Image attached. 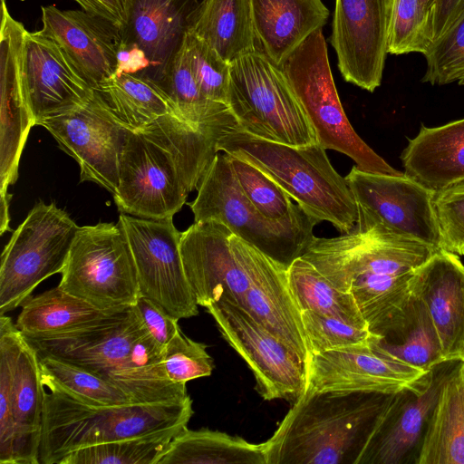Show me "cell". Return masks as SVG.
<instances>
[{
	"mask_svg": "<svg viewBox=\"0 0 464 464\" xmlns=\"http://www.w3.org/2000/svg\"><path fill=\"white\" fill-rule=\"evenodd\" d=\"M180 250L198 305L227 302L245 310L308 364L311 353L286 267L215 221L194 222L181 232Z\"/></svg>",
	"mask_w": 464,
	"mask_h": 464,
	"instance_id": "obj_1",
	"label": "cell"
},
{
	"mask_svg": "<svg viewBox=\"0 0 464 464\" xmlns=\"http://www.w3.org/2000/svg\"><path fill=\"white\" fill-rule=\"evenodd\" d=\"M221 134L195 128L175 114L130 130L112 195L121 213L151 219L173 218L188 195L198 189L218 152Z\"/></svg>",
	"mask_w": 464,
	"mask_h": 464,
	"instance_id": "obj_2",
	"label": "cell"
},
{
	"mask_svg": "<svg viewBox=\"0 0 464 464\" xmlns=\"http://www.w3.org/2000/svg\"><path fill=\"white\" fill-rule=\"evenodd\" d=\"M437 249L354 228L332 238L314 236L302 257L339 289L350 293L370 332L382 336L403 315L415 270Z\"/></svg>",
	"mask_w": 464,
	"mask_h": 464,
	"instance_id": "obj_3",
	"label": "cell"
},
{
	"mask_svg": "<svg viewBox=\"0 0 464 464\" xmlns=\"http://www.w3.org/2000/svg\"><path fill=\"white\" fill-rule=\"evenodd\" d=\"M24 337L38 357H53L90 371L121 389L132 403L177 401L189 396L186 383L167 378L163 349L132 305L71 331Z\"/></svg>",
	"mask_w": 464,
	"mask_h": 464,
	"instance_id": "obj_4",
	"label": "cell"
},
{
	"mask_svg": "<svg viewBox=\"0 0 464 464\" xmlns=\"http://www.w3.org/2000/svg\"><path fill=\"white\" fill-rule=\"evenodd\" d=\"M391 394L307 389L265 441L266 464H357Z\"/></svg>",
	"mask_w": 464,
	"mask_h": 464,
	"instance_id": "obj_5",
	"label": "cell"
},
{
	"mask_svg": "<svg viewBox=\"0 0 464 464\" xmlns=\"http://www.w3.org/2000/svg\"><path fill=\"white\" fill-rule=\"evenodd\" d=\"M217 150L258 168L319 222L328 221L343 234L355 228L354 198L345 177L334 169L319 142L291 146L259 138L235 125L223 130Z\"/></svg>",
	"mask_w": 464,
	"mask_h": 464,
	"instance_id": "obj_6",
	"label": "cell"
},
{
	"mask_svg": "<svg viewBox=\"0 0 464 464\" xmlns=\"http://www.w3.org/2000/svg\"><path fill=\"white\" fill-rule=\"evenodd\" d=\"M192 415L190 396L169 402L95 406L44 387L39 462L58 464L67 454L91 445L182 431Z\"/></svg>",
	"mask_w": 464,
	"mask_h": 464,
	"instance_id": "obj_7",
	"label": "cell"
},
{
	"mask_svg": "<svg viewBox=\"0 0 464 464\" xmlns=\"http://www.w3.org/2000/svg\"><path fill=\"white\" fill-rule=\"evenodd\" d=\"M197 190L196 198L188 203L194 222H218L286 268L314 237L319 221L302 208L281 220L263 216L243 193L224 152L217 153Z\"/></svg>",
	"mask_w": 464,
	"mask_h": 464,
	"instance_id": "obj_8",
	"label": "cell"
},
{
	"mask_svg": "<svg viewBox=\"0 0 464 464\" xmlns=\"http://www.w3.org/2000/svg\"><path fill=\"white\" fill-rule=\"evenodd\" d=\"M313 125L318 142L351 158L363 171L401 175L355 132L334 82L323 29L310 34L279 67Z\"/></svg>",
	"mask_w": 464,
	"mask_h": 464,
	"instance_id": "obj_9",
	"label": "cell"
},
{
	"mask_svg": "<svg viewBox=\"0 0 464 464\" xmlns=\"http://www.w3.org/2000/svg\"><path fill=\"white\" fill-rule=\"evenodd\" d=\"M227 105L237 125L252 135L291 146L318 142L282 70L257 50L230 63Z\"/></svg>",
	"mask_w": 464,
	"mask_h": 464,
	"instance_id": "obj_10",
	"label": "cell"
},
{
	"mask_svg": "<svg viewBox=\"0 0 464 464\" xmlns=\"http://www.w3.org/2000/svg\"><path fill=\"white\" fill-rule=\"evenodd\" d=\"M44 392L35 350L0 315V464H40Z\"/></svg>",
	"mask_w": 464,
	"mask_h": 464,
	"instance_id": "obj_11",
	"label": "cell"
},
{
	"mask_svg": "<svg viewBox=\"0 0 464 464\" xmlns=\"http://www.w3.org/2000/svg\"><path fill=\"white\" fill-rule=\"evenodd\" d=\"M58 286L103 311L133 305L140 295L127 237L117 222L80 227Z\"/></svg>",
	"mask_w": 464,
	"mask_h": 464,
	"instance_id": "obj_12",
	"label": "cell"
},
{
	"mask_svg": "<svg viewBox=\"0 0 464 464\" xmlns=\"http://www.w3.org/2000/svg\"><path fill=\"white\" fill-rule=\"evenodd\" d=\"M79 227L54 202L34 206L1 256L0 315L22 305L42 281L62 273Z\"/></svg>",
	"mask_w": 464,
	"mask_h": 464,
	"instance_id": "obj_13",
	"label": "cell"
},
{
	"mask_svg": "<svg viewBox=\"0 0 464 464\" xmlns=\"http://www.w3.org/2000/svg\"><path fill=\"white\" fill-rule=\"evenodd\" d=\"M345 179L357 205L356 229L375 230L440 249L435 191L404 172L378 174L353 166Z\"/></svg>",
	"mask_w": 464,
	"mask_h": 464,
	"instance_id": "obj_14",
	"label": "cell"
},
{
	"mask_svg": "<svg viewBox=\"0 0 464 464\" xmlns=\"http://www.w3.org/2000/svg\"><path fill=\"white\" fill-rule=\"evenodd\" d=\"M225 341L244 359L266 401L294 404L307 390V364L287 343L245 310L227 302L205 307Z\"/></svg>",
	"mask_w": 464,
	"mask_h": 464,
	"instance_id": "obj_15",
	"label": "cell"
},
{
	"mask_svg": "<svg viewBox=\"0 0 464 464\" xmlns=\"http://www.w3.org/2000/svg\"><path fill=\"white\" fill-rule=\"evenodd\" d=\"M118 223L130 246L140 295L179 319L198 314L180 250L181 232L173 218H141L121 213Z\"/></svg>",
	"mask_w": 464,
	"mask_h": 464,
	"instance_id": "obj_16",
	"label": "cell"
},
{
	"mask_svg": "<svg viewBox=\"0 0 464 464\" xmlns=\"http://www.w3.org/2000/svg\"><path fill=\"white\" fill-rule=\"evenodd\" d=\"M461 362L444 361L392 393L357 464H415L441 389Z\"/></svg>",
	"mask_w": 464,
	"mask_h": 464,
	"instance_id": "obj_17",
	"label": "cell"
},
{
	"mask_svg": "<svg viewBox=\"0 0 464 464\" xmlns=\"http://www.w3.org/2000/svg\"><path fill=\"white\" fill-rule=\"evenodd\" d=\"M38 125L45 128L59 147L77 161L81 182L92 181L115 193L120 159L130 130L117 119L96 91L83 105Z\"/></svg>",
	"mask_w": 464,
	"mask_h": 464,
	"instance_id": "obj_18",
	"label": "cell"
},
{
	"mask_svg": "<svg viewBox=\"0 0 464 464\" xmlns=\"http://www.w3.org/2000/svg\"><path fill=\"white\" fill-rule=\"evenodd\" d=\"M392 0H335L330 44L343 78L372 92L388 54Z\"/></svg>",
	"mask_w": 464,
	"mask_h": 464,
	"instance_id": "obj_19",
	"label": "cell"
},
{
	"mask_svg": "<svg viewBox=\"0 0 464 464\" xmlns=\"http://www.w3.org/2000/svg\"><path fill=\"white\" fill-rule=\"evenodd\" d=\"M426 372L403 362L368 343L312 353L307 389L320 392L391 394Z\"/></svg>",
	"mask_w": 464,
	"mask_h": 464,
	"instance_id": "obj_20",
	"label": "cell"
},
{
	"mask_svg": "<svg viewBox=\"0 0 464 464\" xmlns=\"http://www.w3.org/2000/svg\"><path fill=\"white\" fill-rule=\"evenodd\" d=\"M22 84L34 125L83 105L95 92L63 50L39 31L24 34Z\"/></svg>",
	"mask_w": 464,
	"mask_h": 464,
	"instance_id": "obj_21",
	"label": "cell"
},
{
	"mask_svg": "<svg viewBox=\"0 0 464 464\" xmlns=\"http://www.w3.org/2000/svg\"><path fill=\"white\" fill-rule=\"evenodd\" d=\"M43 35L65 53L82 78L99 89L120 70L121 31L110 21L84 10L42 7Z\"/></svg>",
	"mask_w": 464,
	"mask_h": 464,
	"instance_id": "obj_22",
	"label": "cell"
},
{
	"mask_svg": "<svg viewBox=\"0 0 464 464\" xmlns=\"http://www.w3.org/2000/svg\"><path fill=\"white\" fill-rule=\"evenodd\" d=\"M24 25L9 14L2 0L1 59V196L17 179L19 160L34 126L22 84Z\"/></svg>",
	"mask_w": 464,
	"mask_h": 464,
	"instance_id": "obj_23",
	"label": "cell"
},
{
	"mask_svg": "<svg viewBox=\"0 0 464 464\" xmlns=\"http://www.w3.org/2000/svg\"><path fill=\"white\" fill-rule=\"evenodd\" d=\"M411 293L427 307L445 360H460L464 349V264L437 249L411 278Z\"/></svg>",
	"mask_w": 464,
	"mask_h": 464,
	"instance_id": "obj_24",
	"label": "cell"
},
{
	"mask_svg": "<svg viewBox=\"0 0 464 464\" xmlns=\"http://www.w3.org/2000/svg\"><path fill=\"white\" fill-rule=\"evenodd\" d=\"M196 5L179 0H128L121 52L133 51L144 63L143 74L160 83L182 43L188 16Z\"/></svg>",
	"mask_w": 464,
	"mask_h": 464,
	"instance_id": "obj_25",
	"label": "cell"
},
{
	"mask_svg": "<svg viewBox=\"0 0 464 464\" xmlns=\"http://www.w3.org/2000/svg\"><path fill=\"white\" fill-rule=\"evenodd\" d=\"M250 7L256 48L278 67L329 17L323 0H250Z\"/></svg>",
	"mask_w": 464,
	"mask_h": 464,
	"instance_id": "obj_26",
	"label": "cell"
},
{
	"mask_svg": "<svg viewBox=\"0 0 464 464\" xmlns=\"http://www.w3.org/2000/svg\"><path fill=\"white\" fill-rule=\"evenodd\" d=\"M404 173L439 191L464 180V118L437 127L421 125L401 152Z\"/></svg>",
	"mask_w": 464,
	"mask_h": 464,
	"instance_id": "obj_27",
	"label": "cell"
},
{
	"mask_svg": "<svg viewBox=\"0 0 464 464\" xmlns=\"http://www.w3.org/2000/svg\"><path fill=\"white\" fill-rule=\"evenodd\" d=\"M226 61L256 51L250 0H199L187 19V30Z\"/></svg>",
	"mask_w": 464,
	"mask_h": 464,
	"instance_id": "obj_28",
	"label": "cell"
},
{
	"mask_svg": "<svg viewBox=\"0 0 464 464\" xmlns=\"http://www.w3.org/2000/svg\"><path fill=\"white\" fill-rule=\"evenodd\" d=\"M415 464H464V362L446 382Z\"/></svg>",
	"mask_w": 464,
	"mask_h": 464,
	"instance_id": "obj_29",
	"label": "cell"
},
{
	"mask_svg": "<svg viewBox=\"0 0 464 464\" xmlns=\"http://www.w3.org/2000/svg\"><path fill=\"white\" fill-rule=\"evenodd\" d=\"M95 91L130 130L144 128L168 114L179 117L165 90L140 72H118Z\"/></svg>",
	"mask_w": 464,
	"mask_h": 464,
	"instance_id": "obj_30",
	"label": "cell"
},
{
	"mask_svg": "<svg viewBox=\"0 0 464 464\" xmlns=\"http://www.w3.org/2000/svg\"><path fill=\"white\" fill-rule=\"evenodd\" d=\"M157 464H266V442L251 443L218 430L186 428L170 441Z\"/></svg>",
	"mask_w": 464,
	"mask_h": 464,
	"instance_id": "obj_31",
	"label": "cell"
},
{
	"mask_svg": "<svg viewBox=\"0 0 464 464\" xmlns=\"http://www.w3.org/2000/svg\"><path fill=\"white\" fill-rule=\"evenodd\" d=\"M370 342L387 354L424 372L446 361L427 307L412 295L395 325L382 336L372 334Z\"/></svg>",
	"mask_w": 464,
	"mask_h": 464,
	"instance_id": "obj_32",
	"label": "cell"
},
{
	"mask_svg": "<svg viewBox=\"0 0 464 464\" xmlns=\"http://www.w3.org/2000/svg\"><path fill=\"white\" fill-rule=\"evenodd\" d=\"M159 84L170 97L179 117L193 127L221 134L237 125L226 104L208 99L201 91L191 69L184 38Z\"/></svg>",
	"mask_w": 464,
	"mask_h": 464,
	"instance_id": "obj_33",
	"label": "cell"
},
{
	"mask_svg": "<svg viewBox=\"0 0 464 464\" xmlns=\"http://www.w3.org/2000/svg\"><path fill=\"white\" fill-rule=\"evenodd\" d=\"M115 311L98 309L57 285L29 297L15 325L24 336L53 335L92 324Z\"/></svg>",
	"mask_w": 464,
	"mask_h": 464,
	"instance_id": "obj_34",
	"label": "cell"
},
{
	"mask_svg": "<svg viewBox=\"0 0 464 464\" xmlns=\"http://www.w3.org/2000/svg\"><path fill=\"white\" fill-rule=\"evenodd\" d=\"M287 278L300 312L312 311L368 328L353 296L335 286L304 257L288 266Z\"/></svg>",
	"mask_w": 464,
	"mask_h": 464,
	"instance_id": "obj_35",
	"label": "cell"
},
{
	"mask_svg": "<svg viewBox=\"0 0 464 464\" xmlns=\"http://www.w3.org/2000/svg\"><path fill=\"white\" fill-rule=\"evenodd\" d=\"M38 359L42 382L49 390L95 406L132 403L121 389L90 371L50 356Z\"/></svg>",
	"mask_w": 464,
	"mask_h": 464,
	"instance_id": "obj_36",
	"label": "cell"
},
{
	"mask_svg": "<svg viewBox=\"0 0 464 464\" xmlns=\"http://www.w3.org/2000/svg\"><path fill=\"white\" fill-rule=\"evenodd\" d=\"M180 432L172 430L83 447L67 454L58 464H157L170 441Z\"/></svg>",
	"mask_w": 464,
	"mask_h": 464,
	"instance_id": "obj_37",
	"label": "cell"
},
{
	"mask_svg": "<svg viewBox=\"0 0 464 464\" xmlns=\"http://www.w3.org/2000/svg\"><path fill=\"white\" fill-rule=\"evenodd\" d=\"M227 156L243 193L263 216L281 220L291 217L301 208L258 168L237 157Z\"/></svg>",
	"mask_w": 464,
	"mask_h": 464,
	"instance_id": "obj_38",
	"label": "cell"
},
{
	"mask_svg": "<svg viewBox=\"0 0 464 464\" xmlns=\"http://www.w3.org/2000/svg\"><path fill=\"white\" fill-rule=\"evenodd\" d=\"M184 42L191 69L203 93L208 99L227 105L230 63L209 44L188 31L185 33Z\"/></svg>",
	"mask_w": 464,
	"mask_h": 464,
	"instance_id": "obj_39",
	"label": "cell"
},
{
	"mask_svg": "<svg viewBox=\"0 0 464 464\" xmlns=\"http://www.w3.org/2000/svg\"><path fill=\"white\" fill-rule=\"evenodd\" d=\"M423 55L426 71L422 82L445 85L458 82L464 72V15Z\"/></svg>",
	"mask_w": 464,
	"mask_h": 464,
	"instance_id": "obj_40",
	"label": "cell"
},
{
	"mask_svg": "<svg viewBox=\"0 0 464 464\" xmlns=\"http://www.w3.org/2000/svg\"><path fill=\"white\" fill-rule=\"evenodd\" d=\"M301 318L311 354L365 343L372 335L367 327L312 311H301Z\"/></svg>",
	"mask_w": 464,
	"mask_h": 464,
	"instance_id": "obj_41",
	"label": "cell"
},
{
	"mask_svg": "<svg viewBox=\"0 0 464 464\" xmlns=\"http://www.w3.org/2000/svg\"><path fill=\"white\" fill-rule=\"evenodd\" d=\"M161 362L167 378L174 383L209 376L215 367L207 345L187 337L181 329L164 348Z\"/></svg>",
	"mask_w": 464,
	"mask_h": 464,
	"instance_id": "obj_42",
	"label": "cell"
},
{
	"mask_svg": "<svg viewBox=\"0 0 464 464\" xmlns=\"http://www.w3.org/2000/svg\"><path fill=\"white\" fill-rule=\"evenodd\" d=\"M424 16L425 13L420 0H392L388 53H422Z\"/></svg>",
	"mask_w": 464,
	"mask_h": 464,
	"instance_id": "obj_43",
	"label": "cell"
},
{
	"mask_svg": "<svg viewBox=\"0 0 464 464\" xmlns=\"http://www.w3.org/2000/svg\"><path fill=\"white\" fill-rule=\"evenodd\" d=\"M434 208L440 249L464 255V180L435 191Z\"/></svg>",
	"mask_w": 464,
	"mask_h": 464,
	"instance_id": "obj_44",
	"label": "cell"
},
{
	"mask_svg": "<svg viewBox=\"0 0 464 464\" xmlns=\"http://www.w3.org/2000/svg\"><path fill=\"white\" fill-rule=\"evenodd\" d=\"M464 15V0H433L425 12L422 54Z\"/></svg>",
	"mask_w": 464,
	"mask_h": 464,
	"instance_id": "obj_45",
	"label": "cell"
},
{
	"mask_svg": "<svg viewBox=\"0 0 464 464\" xmlns=\"http://www.w3.org/2000/svg\"><path fill=\"white\" fill-rule=\"evenodd\" d=\"M150 337L164 350L180 330L178 319L152 300L139 295L132 305Z\"/></svg>",
	"mask_w": 464,
	"mask_h": 464,
	"instance_id": "obj_46",
	"label": "cell"
},
{
	"mask_svg": "<svg viewBox=\"0 0 464 464\" xmlns=\"http://www.w3.org/2000/svg\"><path fill=\"white\" fill-rule=\"evenodd\" d=\"M85 12L101 16L122 31L128 22V0H73Z\"/></svg>",
	"mask_w": 464,
	"mask_h": 464,
	"instance_id": "obj_47",
	"label": "cell"
},
{
	"mask_svg": "<svg viewBox=\"0 0 464 464\" xmlns=\"http://www.w3.org/2000/svg\"><path fill=\"white\" fill-rule=\"evenodd\" d=\"M421 5H422V7H423V10H424V13L426 12L427 8L429 7V5L431 4V2L433 0H420Z\"/></svg>",
	"mask_w": 464,
	"mask_h": 464,
	"instance_id": "obj_48",
	"label": "cell"
},
{
	"mask_svg": "<svg viewBox=\"0 0 464 464\" xmlns=\"http://www.w3.org/2000/svg\"><path fill=\"white\" fill-rule=\"evenodd\" d=\"M460 361H462L464 362V349H463V352L460 356Z\"/></svg>",
	"mask_w": 464,
	"mask_h": 464,
	"instance_id": "obj_49",
	"label": "cell"
}]
</instances>
